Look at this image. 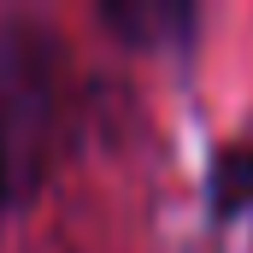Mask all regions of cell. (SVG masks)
<instances>
[{
  "label": "cell",
  "instance_id": "1",
  "mask_svg": "<svg viewBox=\"0 0 253 253\" xmlns=\"http://www.w3.org/2000/svg\"><path fill=\"white\" fill-rule=\"evenodd\" d=\"M71 124V59L65 42L36 24H0V153L12 177V206L47 177Z\"/></svg>",
  "mask_w": 253,
  "mask_h": 253
},
{
  "label": "cell",
  "instance_id": "2",
  "mask_svg": "<svg viewBox=\"0 0 253 253\" xmlns=\"http://www.w3.org/2000/svg\"><path fill=\"white\" fill-rule=\"evenodd\" d=\"M94 18L124 53L141 59H189L206 24L194 0H100Z\"/></svg>",
  "mask_w": 253,
  "mask_h": 253
},
{
  "label": "cell",
  "instance_id": "3",
  "mask_svg": "<svg viewBox=\"0 0 253 253\" xmlns=\"http://www.w3.org/2000/svg\"><path fill=\"white\" fill-rule=\"evenodd\" d=\"M200 200H206L212 230H236V224L253 218V135H230L206 153Z\"/></svg>",
  "mask_w": 253,
  "mask_h": 253
},
{
  "label": "cell",
  "instance_id": "4",
  "mask_svg": "<svg viewBox=\"0 0 253 253\" xmlns=\"http://www.w3.org/2000/svg\"><path fill=\"white\" fill-rule=\"evenodd\" d=\"M6 212H12V177H6V153H0V224H6Z\"/></svg>",
  "mask_w": 253,
  "mask_h": 253
}]
</instances>
